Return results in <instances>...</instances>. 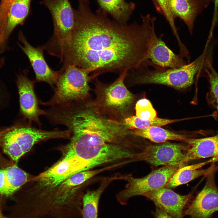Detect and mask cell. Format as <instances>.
I'll return each mask as SVG.
<instances>
[{
  "label": "cell",
  "mask_w": 218,
  "mask_h": 218,
  "mask_svg": "<svg viewBox=\"0 0 218 218\" xmlns=\"http://www.w3.org/2000/svg\"><path fill=\"white\" fill-rule=\"evenodd\" d=\"M184 145L167 142L148 145L138 153L137 161H144L155 166L186 162L185 160L188 147Z\"/></svg>",
  "instance_id": "cell-8"
},
{
  "label": "cell",
  "mask_w": 218,
  "mask_h": 218,
  "mask_svg": "<svg viewBox=\"0 0 218 218\" xmlns=\"http://www.w3.org/2000/svg\"><path fill=\"white\" fill-rule=\"evenodd\" d=\"M205 67V70L210 85L211 95L218 104V74L215 71L209 60H206Z\"/></svg>",
  "instance_id": "cell-25"
},
{
  "label": "cell",
  "mask_w": 218,
  "mask_h": 218,
  "mask_svg": "<svg viewBox=\"0 0 218 218\" xmlns=\"http://www.w3.org/2000/svg\"><path fill=\"white\" fill-rule=\"evenodd\" d=\"M15 127V126H14L11 127L7 128L5 130L0 131V146L1 145L2 139L4 134L7 132L14 128Z\"/></svg>",
  "instance_id": "cell-29"
},
{
  "label": "cell",
  "mask_w": 218,
  "mask_h": 218,
  "mask_svg": "<svg viewBox=\"0 0 218 218\" xmlns=\"http://www.w3.org/2000/svg\"><path fill=\"white\" fill-rule=\"evenodd\" d=\"M116 180H119L117 174L111 177H104L97 189L87 191L83 194L82 198V218H98V205L101 196L109 184Z\"/></svg>",
  "instance_id": "cell-18"
},
{
  "label": "cell",
  "mask_w": 218,
  "mask_h": 218,
  "mask_svg": "<svg viewBox=\"0 0 218 218\" xmlns=\"http://www.w3.org/2000/svg\"><path fill=\"white\" fill-rule=\"evenodd\" d=\"M157 12L163 15L166 18L171 27L177 41L180 39L177 32V29L175 24V19L170 11L168 0H153Z\"/></svg>",
  "instance_id": "cell-24"
},
{
  "label": "cell",
  "mask_w": 218,
  "mask_h": 218,
  "mask_svg": "<svg viewBox=\"0 0 218 218\" xmlns=\"http://www.w3.org/2000/svg\"><path fill=\"white\" fill-rule=\"evenodd\" d=\"M162 35L158 37L155 31L154 33L148 57L151 66L157 69H165L180 67L189 63L167 45L162 39Z\"/></svg>",
  "instance_id": "cell-13"
},
{
  "label": "cell",
  "mask_w": 218,
  "mask_h": 218,
  "mask_svg": "<svg viewBox=\"0 0 218 218\" xmlns=\"http://www.w3.org/2000/svg\"><path fill=\"white\" fill-rule=\"evenodd\" d=\"M185 162L211 157H218V134L211 137L201 138H188Z\"/></svg>",
  "instance_id": "cell-16"
},
{
  "label": "cell",
  "mask_w": 218,
  "mask_h": 218,
  "mask_svg": "<svg viewBox=\"0 0 218 218\" xmlns=\"http://www.w3.org/2000/svg\"><path fill=\"white\" fill-rule=\"evenodd\" d=\"M6 218H12L10 217H7V216H6Z\"/></svg>",
  "instance_id": "cell-33"
},
{
  "label": "cell",
  "mask_w": 218,
  "mask_h": 218,
  "mask_svg": "<svg viewBox=\"0 0 218 218\" xmlns=\"http://www.w3.org/2000/svg\"><path fill=\"white\" fill-rule=\"evenodd\" d=\"M31 0H16L12 6L8 16L2 46L3 51L7 48V43L11 33L16 26L21 25L27 16Z\"/></svg>",
  "instance_id": "cell-19"
},
{
  "label": "cell",
  "mask_w": 218,
  "mask_h": 218,
  "mask_svg": "<svg viewBox=\"0 0 218 218\" xmlns=\"http://www.w3.org/2000/svg\"><path fill=\"white\" fill-rule=\"evenodd\" d=\"M35 82L28 79L24 73L18 75L17 80L22 114L30 123L35 122L40 127L41 123L39 117L45 115V110L39 107L34 91Z\"/></svg>",
  "instance_id": "cell-12"
},
{
  "label": "cell",
  "mask_w": 218,
  "mask_h": 218,
  "mask_svg": "<svg viewBox=\"0 0 218 218\" xmlns=\"http://www.w3.org/2000/svg\"><path fill=\"white\" fill-rule=\"evenodd\" d=\"M210 0H168L169 7L173 18L178 17L187 25L192 34L197 16L209 5Z\"/></svg>",
  "instance_id": "cell-14"
},
{
  "label": "cell",
  "mask_w": 218,
  "mask_h": 218,
  "mask_svg": "<svg viewBox=\"0 0 218 218\" xmlns=\"http://www.w3.org/2000/svg\"><path fill=\"white\" fill-rule=\"evenodd\" d=\"M1 206V202L0 200V218H6V216H4L2 213Z\"/></svg>",
  "instance_id": "cell-30"
},
{
  "label": "cell",
  "mask_w": 218,
  "mask_h": 218,
  "mask_svg": "<svg viewBox=\"0 0 218 218\" xmlns=\"http://www.w3.org/2000/svg\"><path fill=\"white\" fill-rule=\"evenodd\" d=\"M2 61L0 59V68L2 67Z\"/></svg>",
  "instance_id": "cell-31"
},
{
  "label": "cell",
  "mask_w": 218,
  "mask_h": 218,
  "mask_svg": "<svg viewBox=\"0 0 218 218\" xmlns=\"http://www.w3.org/2000/svg\"><path fill=\"white\" fill-rule=\"evenodd\" d=\"M128 71L124 70L115 81L109 84H104L96 79V99L94 101L86 104L101 114L110 117L111 116L114 119H123L129 116L134 97L124 84Z\"/></svg>",
  "instance_id": "cell-2"
},
{
  "label": "cell",
  "mask_w": 218,
  "mask_h": 218,
  "mask_svg": "<svg viewBox=\"0 0 218 218\" xmlns=\"http://www.w3.org/2000/svg\"><path fill=\"white\" fill-rule=\"evenodd\" d=\"M216 171L206 176V184L202 190L184 211L189 218H212L218 211V188L215 180Z\"/></svg>",
  "instance_id": "cell-9"
},
{
  "label": "cell",
  "mask_w": 218,
  "mask_h": 218,
  "mask_svg": "<svg viewBox=\"0 0 218 218\" xmlns=\"http://www.w3.org/2000/svg\"><path fill=\"white\" fill-rule=\"evenodd\" d=\"M215 158L212 157L205 162L181 168L172 177L164 187L174 188L200 176H206L212 172L216 171L218 166L215 164Z\"/></svg>",
  "instance_id": "cell-15"
},
{
  "label": "cell",
  "mask_w": 218,
  "mask_h": 218,
  "mask_svg": "<svg viewBox=\"0 0 218 218\" xmlns=\"http://www.w3.org/2000/svg\"><path fill=\"white\" fill-rule=\"evenodd\" d=\"M101 9L112 16L117 22L126 24L135 7L126 0H97Z\"/></svg>",
  "instance_id": "cell-21"
},
{
  "label": "cell",
  "mask_w": 218,
  "mask_h": 218,
  "mask_svg": "<svg viewBox=\"0 0 218 218\" xmlns=\"http://www.w3.org/2000/svg\"><path fill=\"white\" fill-rule=\"evenodd\" d=\"M59 71L60 75L53 96L48 101L40 103L52 107L85 101L89 95L88 82L94 78L92 75L88 76L91 72L74 65L62 68Z\"/></svg>",
  "instance_id": "cell-4"
},
{
  "label": "cell",
  "mask_w": 218,
  "mask_h": 218,
  "mask_svg": "<svg viewBox=\"0 0 218 218\" xmlns=\"http://www.w3.org/2000/svg\"><path fill=\"white\" fill-rule=\"evenodd\" d=\"M74 28L59 47L63 66L88 70L94 78L103 73L136 70L146 60L155 31V20L141 16L142 23L130 25L111 20L100 8L93 12L88 0H78Z\"/></svg>",
  "instance_id": "cell-1"
},
{
  "label": "cell",
  "mask_w": 218,
  "mask_h": 218,
  "mask_svg": "<svg viewBox=\"0 0 218 218\" xmlns=\"http://www.w3.org/2000/svg\"><path fill=\"white\" fill-rule=\"evenodd\" d=\"M29 179L28 174L16 165L0 169V195H13Z\"/></svg>",
  "instance_id": "cell-17"
},
{
  "label": "cell",
  "mask_w": 218,
  "mask_h": 218,
  "mask_svg": "<svg viewBox=\"0 0 218 218\" xmlns=\"http://www.w3.org/2000/svg\"><path fill=\"white\" fill-rule=\"evenodd\" d=\"M52 16L54 31L52 38L46 44L51 48H55L69 38L75 22L74 10L68 0H43Z\"/></svg>",
  "instance_id": "cell-7"
},
{
  "label": "cell",
  "mask_w": 218,
  "mask_h": 218,
  "mask_svg": "<svg viewBox=\"0 0 218 218\" xmlns=\"http://www.w3.org/2000/svg\"><path fill=\"white\" fill-rule=\"evenodd\" d=\"M16 0H1L0 2V34L5 31L10 9Z\"/></svg>",
  "instance_id": "cell-26"
},
{
  "label": "cell",
  "mask_w": 218,
  "mask_h": 218,
  "mask_svg": "<svg viewBox=\"0 0 218 218\" xmlns=\"http://www.w3.org/2000/svg\"><path fill=\"white\" fill-rule=\"evenodd\" d=\"M154 214L155 218H172L165 211L157 207Z\"/></svg>",
  "instance_id": "cell-27"
},
{
  "label": "cell",
  "mask_w": 218,
  "mask_h": 218,
  "mask_svg": "<svg viewBox=\"0 0 218 218\" xmlns=\"http://www.w3.org/2000/svg\"><path fill=\"white\" fill-rule=\"evenodd\" d=\"M218 15V0H214L213 17L216 19Z\"/></svg>",
  "instance_id": "cell-28"
},
{
  "label": "cell",
  "mask_w": 218,
  "mask_h": 218,
  "mask_svg": "<svg viewBox=\"0 0 218 218\" xmlns=\"http://www.w3.org/2000/svg\"><path fill=\"white\" fill-rule=\"evenodd\" d=\"M143 196L152 201L156 207L165 211L172 218H183L184 208L193 197L191 193L181 195L165 187L148 192Z\"/></svg>",
  "instance_id": "cell-10"
},
{
  "label": "cell",
  "mask_w": 218,
  "mask_h": 218,
  "mask_svg": "<svg viewBox=\"0 0 218 218\" xmlns=\"http://www.w3.org/2000/svg\"><path fill=\"white\" fill-rule=\"evenodd\" d=\"M136 116L144 120H153L157 116V112L149 100L146 98L139 100L135 104Z\"/></svg>",
  "instance_id": "cell-23"
},
{
  "label": "cell",
  "mask_w": 218,
  "mask_h": 218,
  "mask_svg": "<svg viewBox=\"0 0 218 218\" xmlns=\"http://www.w3.org/2000/svg\"><path fill=\"white\" fill-rule=\"evenodd\" d=\"M186 119H169L157 117L153 120H144L136 116H130L123 119L122 121L129 130H131L143 129L153 126L160 127Z\"/></svg>",
  "instance_id": "cell-22"
},
{
  "label": "cell",
  "mask_w": 218,
  "mask_h": 218,
  "mask_svg": "<svg viewBox=\"0 0 218 218\" xmlns=\"http://www.w3.org/2000/svg\"><path fill=\"white\" fill-rule=\"evenodd\" d=\"M70 136L68 130L55 129L45 130L28 124L26 126H16L7 132L2 137L1 145L3 152L12 160L17 162L39 141L51 138H69Z\"/></svg>",
  "instance_id": "cell-5"
},
{
  "label": "cell",
  "mask_w": 218,
  "mask_h": 218,
  "mask_svg": "<svg viewBox=\"0 0 218 218\" xmlns=\"http://www.w3.org/2000/svg\"><path fill=\"white\" fill-rule=\"evenodd\" d=\"M132 136L141 137L157 143H164L170 140L186 143L188 138L184 134L175 133L160 127L153 126L143 129L129 130Z\"/></svg>",
  "instance_id": "cell-20"
},
{
  "label": "cell",
  "mask_w": 218,
  "mask_h": 218,
  "mask_svg": "<svg viewBox=\"0 0 218 218\" xmlns=\"http://www.w3.org/2000/svg\"><path fill=\"white\" fill-rule=\"evenodd\" d=\"M18 39L22 43L19 46L25 54L31 63L35 74L37 81H44L54 88L60 72L51 69L48 64L44 57L43 47L35 48L27 41L22 31L18 34Z\"/></svg>",
  "instance_id": "cell-11"
},
{
  "label": "cell",
  "mask_w": 218,
  "mask_h": 218,
  "mask_svg": "<svg viewBox=\"0 0 218 218\" xmlns=\"http://www.w3.org/2000/svg\"><path fill=\"white\" fill-rule=\"evenodd\" d=\"M187 163L165 165L140 178L133 177L131 174H121V180L127 181V183L124 189L116 195L117 202L122 205H125L133 197L143 196L148 192L164 187L174 174L185 166Z\"/></svg>",
  "instance_id": "cell-6"
},
{
  "label": "cell",
  "mask_w": 218,
  "mask_h": 218,
  "mask_svg": "<svg viewBox=\"0 0 218 218\" xmlns=\"http://www.w3.org/2000/svg\"><path fill=\"white\" fill-rule=\"evenodd\" d=\"M216 108H217V110H218V104H217L216 106Z\"/></svg>",
  "instance_id": "cell-32"
},
{
  "label": "cell",
  "mask_w": 218,
  "mask_h": 218,
  "mask_svg": "<svg viewBox=\"0 0 218 218\" xmlns=\"http://www.w3.org/2000/svg\"><path fill=\"white\" fill-rule=\"evenodd\" d=\"M204 57L202 55L181 67L165 69L150 68L147 60L135 70L133 80L137 84H160L177 89L186 88L193 83L196 74L205 66Z\"/></svg>",
  "instance_id": "cell-3"
}]
</instances>
